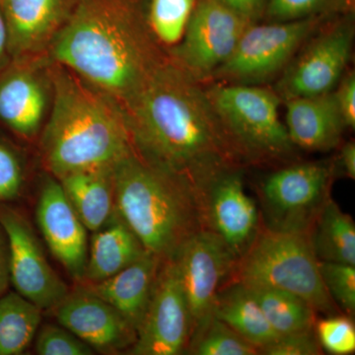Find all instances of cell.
Segmentation results:
<instances>
[{"label": "cell", "mask_w": 355, "mask_h": 355, "mask_svg": "<svg viewBox=\"0 0 355 355\" xmlns=\"http://www.w3.org/2000/svg\"><path fill=\"white\" fill-rule=\"evenodd\" d=\"M121 108L135 153L188 184L198 202L216 179L241 168L207 90L171 60Z\"/></svg>", "instance_id": "obj_1"}, {"label": "cell", "mask_w": 355, "mask_h": 355, "mask_svg": "<svg viewBox=\"0 0 355 355\" xmlns=\"http://www.w3.org/2000/svg\"><path fill=\"white\" fill-rule=\"evenodd\" d=\"M49 49L57 64L121 107L165 60L128 0H79Z\"/></svg>", "instance_id": "obj_2"}, {"label": "cell", "mask_w": 355, "mask_h": 355, "mask_svg": "<svg viewBox=\"0 0 355 355\" xmlns=\"http://www.w3.org/2000/svg\"><path fill=\"white\" fill-rule=\"evenodd\" d=\"M50 77L53 108L40 149L51 176L58 180L81 170L114 166L133 153L118 103L62 65L53 67Z\"/></svg>", "instance_id": "obj_3"}, {"label": "cell", "mask_w": 355, "mask_h": 355, "mask_svg": "<svg viewBox=\"0 0 355 355\" xmlns=\"http://www.w3.org/2000/svg\"><path fill=\"white\" fill-rule=\"evenodd\" d=\"M114 205L150 252L170 260L203 229L195 191L178 178L147 164L133 153L114 166Z\"/></svg>", "instance_id": "obj_4"}, {"label": "cell", "mask_w": 355, "mask_h": 355, "mask_svg": "<svg viewBox=\"0 0 355 355\" xmlns=\"http://www.w3.org/2000/svg\"><path fill=\"white\" fill-rule=\"evenodd\" d=\"M319 263L310 232L263 225L238 258L230 280L249 288L291 292L304 299L316 313L331 315L340 308L324 286Z\"/></svg>", "instance_id": "obj_5"}, {"label": "cell", "mask_w": 355, "mask_h": 355, "mask_svg": "<svg viewBox=\"0 0 355 355\" xmlns=\"http://www.w3.org/2000/svg\"><path fill=\"white\" fill-rule=\"evenodd\" d=\"M212 108L241 162L288 158L294 146L279 116V95L248 84L226 83L207 90Z\"/></svg>", "instance_id": "obj_6"}, {"label": "cell", "mask_w": 355, "mask_h": 355, "mask_svg": "<svg viewBox=\"0 0 355 355\" xmlns=\"http://www.w3.org/2000/svg\"><path fill=\"white\" fill-rule=\"evenodd\" d=\"M322 17L251 24L214 77L226 83L257 85L282 71L316 29Z\"/></svg>", "instance_id": "obj_7"}, {"label": "cell", "mask_w": 355, "mask_h": 355, "mask_svg": "<svg viewBox=\"0 0 355 355\" xmlns=\"http://www.w3.org/2000/svg\"><path fill=\"white\" fill-rule=\"evenodd\" d=\"M331 166L309 162L282 168L266 178L260 197L266 227L310 232L330 198Z\"/></svg>", "instance_id": "obj_8"}, {"label": "cell", "mask_w": 355, "mask_h": 355, "mask_svg": "<svg viewBox=\"0 0 355 355\" xmlns=\"http://www.w3.org/2000/svg\"><path fill=\"white\" fill-rule=\"evenodd\" d=\"M251 24L216 0H197L181 41L173 46L171 60L196 80L209 78Z\"/></svg>", "instance_id": "obj_9"}, {"label": "cell", "mask_w": 355, "mask_h": 355, "mask_svg": "<svg viewBox=\"0 0 355 355\" xmlns=\"http://www.w3.org/2000/svg\"><path fill=\"white\" fill-rule=\"evenodd\" d=\"M0 223L8 238L9 272L14 291L43 312H53L70 291L46 260L32 224L9 202H0Z\"/></svg>", "instance_id": "obj_10"}, {"label": "cell", "mask_w": 355, "mask_h": 355, "mask_svg": "<svg viewBox=\"0 0 355 355\" xmlns=\"http://www.w3.org/2000/svg\"><path fill=\"white\" fill-rule=\"evenodd\" d=\"M172 260L190 309L193 333L212 316L217 294L231 279L237 258L218 236L202 229Z\"/></svg>", "instance_id": "obj_11"}, {"label": "cell", "mask_w": 355, "mask_h": 355, "mask_svg": "<svg viewBox=\"0 0 355 355\" xmlns=\"http://www.w3.org/2000/svg\"><path fill=\"white\" fill-rule=\"evenodd\" d=\"M191 335V318L183 287L172 259L163 260L137 340L128 354H186Z\"/></svg>", "instance_id": "obj_12"}, {"label": "cell", "mask_w": 355, "mask_h": 355, "mask_svg": "<svg viewBox=\"0 0 355 355\" xmlns=\"http://www.w3.org/2000/svg\"><path fill=\"white\" fill-rule=\"evenodd\" d=\"M354 31L350 23H338L313 40L287 67L279 84V97L326 94L335 90L352 57Z\"/></svg>", "instance_id": "obj_13"}, {"label": "cell", "mask_w": 355, "mask_h": 355, "mask_svg": "<svg viewBox=\"0 0 355 355\" xmlns=\"http://www.w3.org/2000/svg\"><path fill=\"white\" fill-rule=\"evenodd\" d=\"M203 229L211 231L239 258L260 228V211L245 190L241 168L216 179L200 198Z\"/></svg>", "instance_id": "obj_14"}, {"label": "cell", "mask_w": 355, "mask_h": 355, "mask_svg": "<svg viewBox=\"0 0 355 355\" xmlns=\"http://www.w3.org/2000/svg\"><path fill=\"white\" fill-rule=\"evenodd\" d=\"M36 220L51 253L72 279L83 282L87 265L88 230L55 177H46L41 184Z\"/></svg>", "instance_id": "obj_15"}, {"label": "cell", "mask_w": 355, "mask_h": 355, "mask_svg": "<svg viewBox=\"0 0 355 355\" xmlns=\"http://www.w3.org/2000/svg\"><path fill=\"white\" fill-rule=\"evenodd\" d=\"M53 312L58 324L103 354L128 352L137 340V331L113 306L79 286Z\"/></svg>", "instance_id": "obj_16"}, {"label": "cell", "mask_w": 355, "mask_h": 355, "mask_svg": "<svg viewBox=\"0 0 355 355\" xmlns=\"http://www.w3.org/2000/svg\"><path fill=\"white\" fill-rule=\"evenodd\" d=\"M79 0H0L11 60L32 58L50 46Z\"/></svg>", "instance_id": "obj_17"}, {"label": "cell", "mask_w": 355, "mask_h": 355, "mask_svg": "<svg viewBox=\"0 0 355 355\" xmlns=\"http://www.w3.org/2000/svg\"><path fill=\"white\" fill-rule=\"evenodd\" d=\"M31 58L11 60L0 71V125L23 139L40 132L48 108V83Z\"/></svg>", "instance_id": "obj_18"}, {"label": "cell", "mask_w": 355, "mask_h": 355, "mask_svg": "<svg viewBox=\"0 0 355 355\" xmlns=\"http://www.w3.org/2000/svg\"><path fill=\"white\" fill-rule=\"evenodd\" d=\"M162 259L147 251L121 272L98 282L77 284L113 306L135 331L150 301Z\"/></svg>", "instance_id": "obj_19"}, {"label": "cell", "mask_w": 355, "mask_h": 355, "mask_svg": "<svg viewBox=\"0 0 355 355\" xmlns=\"http://www.w3.org/2000/svg\"><path fill=\"white\" fill-rule=\"evenodd\" d=\"M286 127L294 146L330 151L342 140L345 127L334 91L286 100Z\"/></svg>", "instance_id": "obj_20"}, {"label": "cell", "mask_w": 355, "mask_h": 355, "mask_svg": "<svg viewBox=\"0 0 355 355\" xmlns=\"http://www.w3.org/2000/svg\"><path fill=\"white\" fill-rule=\"evenodd\" d=\"M146 252L137 235L114 209L111 218L92 232L83 282L108 279L139 260Z\"/></svg>", "instance_id": "obj_21"}, {"label": "cell", "mask_w": 355, "mask_h": 355, "mask_svg": "<svg viewBox=\"0 0 355 355\" xmlns=\"http://www.w3.org/2000/svg\"><path fill=\"white\" fill-rule=\"evenodd\" d=\"M77 216L91 233L113 216L114 205V166L70 173L58 179Z\"/></svg>", "instance_id": "obj_22"}, {"label": "cell", "mask_w": 355, "mask_h": 355, "mask_svg": "<svg viewBox=\"0 0 355 355\" xmlns=\"http://www.w3.org/2000/svg\"><path fill=\"white\" fill-rule=\"evenodd\" d=\"M212 315L254 345L258 354L259 349L279 338L251 291L234 280L219 291Z\"/></svg>", "instance_id": "obj_23"}, {"label": "cell", "mask_w": 355, "mask_h": 355, "mask_svg": "<svg viewBox=\"0 0 355 355\" xmlns=\"http://www.w3.org/2000/svg\"><path fill=\"white\" fill-rule=\"evenodd\" d=\"M318 260L355 266V223L329 198L310 231Z\"/></svg>", "instance_id": "obj_24"}, {"label": "cell", "mask_w": 355, "mask_h": 355, "mask_svg": "<svg viewBox=\"0 0 355 355\" xmlns=\"http://www.w3.org/2000/svg\"><path fill=\"white\" fill-rule=\"evenodd\" d=\"M43 311L15 291L0 296V355H20L30 347Z\"/></svg>", "instance_id": "obj_25"}, {"label": "cell", "mask_w": 355, "mask_h": 355, "mask_svg": "<svg viewBox=\"0 0 355 355\" xmlns=\"http://www.w3.org/2000/svg\"><path fill=\"white\" fill-rule=\"evenodd\" d=\"M249 289L277 336L314 330L317 313L304 299L277 289Z\"/></svg>", "instance_id": "obj_26"}, {"label": "cell", "mask_w": 355, "mask_h": 355, "mask_svg": "<svg viewBox=\"0 0 355 355\" xmlns=\"http://www.w3.org/2000/svg\"><path fill=\"white\" fill-rule=\"evenodd\" d=\"M186 354L256 355L258 349L214 315L191 333Z\"/></svg>", "instance_id": "obj_27"}, {"label": "cell", "mask_w": 355, "mask_h": 355, "mask_svg": "<svg viewBox=\"0 0 355 355\" xmlns=\"http://www.w3.org/2000/svg\"><path fill=\"white\" fill-rule=\"evenodd\" d=\"M197 0H151L149 25L156 38L168 46L181 41Z\"/></svg>", "instance_id": "obj_28"}, {"label": "cell", "mask_w": 355, "mask_h": 355, "mask_svg": "<svg viewBox=\"0 0 355 355\" xmlns=\"http://www.w3.org/2000/svg\"><path fill=\"white\" fill-rule=\"evenodd\" d=\"M322 349L333 355H349L355 352V326L349 315H328L316 320L314 327Z\"/></svg>", "instance_id": "obj_29"}, {"label": "cell", "mask_w": 355, "mask_h": 355, "mask_svg": "<svg viewBox=\"0 0 355 355\" xmlns=\"http://www.w3.org/2000/svg\"><path fill=\"white\" fill-rule=\"evenodd\" d=\"M320 272L324 286L336 306L352 316L355 312V266L321 261Z\"/></svg>", "instance_id": "obj_30"}, {"label": "cell", "mask_w": 355, "mask_h": 355, "mask_svg": "<svg viewBox=\"0 0 355 355\" xmlns=\"http://www.w3.org/2000/svg\"><path fill=\"white\" fill-rule=\"evenodd\" d=\"M345 3V0H268L265 14L270 22H287L323 17Z\"/></svg>", "instance_id": "obj_31"}, {"label": "cell", "mask_w": 355, "mask_h": 355, "mask_svg": "<svg viewBox=\"0 0 355 355\" xmlns=\"http://www.w3.org/2000/svg\"><path fill=\"white\" fill-rule=\"evenodd\" d=\"M35 349L40 355H93L94 349L62 324L40 326Z\"/></svg>", "instance_id": "obj_32"}, {"label": "cell", "mask_w": 355, "mask_h": 355, "mask_svg": "<svg viewBox=\"0 0 355 355\" xmlns=\"http://www.w3.org/2000/svg\"><path fill=\"white\" fill-rule=\"evenodd\" d=\"M24 178L19 153L10 144L0 139V202H11L19 198Z\"/></svg>", "instance_id": "obj_33"}, {"label": "cell", "mask_w": 355, "mask_h": 355, "mask_svg": "<svg viewBox=\"0 0 355 355\" xmlns=\"http://www.w3.org/2000/svg\"><path fill=\"white\" fill-rule=\"evenodd\" d=\"M322 347L318 342L315 330L279 336L270 345L259 349L265 355H319Z\"/></svg>", "instance_id": "obj_34"}, {"label": "cell", "mask_w": 355, "mask_h": 355, "mask_svg": "<svg viewBox=\"0 0 355 355\" xmlns=\"http://www.w3.org/2000/svg\"><path fill=\"white\" fill-rule=\"evenodd\" d=\"M340 113L345 127L355 128V76L350 73L340 79L334 90Z\"/></svg>", "instance_id": "obj_35"}, {"label": "cell", "mask_w": 355, "mask_h": 355, "mask_svg": "<svg viewBox=\"0 0 355 355\" xmlns=\"http://www.w3.org/2000/svg\"><path fill=\"white\" fill-rule=\"evenodd\" d=\"M251 23H256L265 15L268 0H216Z\"/></svg>", "instance_id": "obj_36"}, {"label": "cell", "mask_w": 355, "mask_h": 355, "mask_svg": "<svg viewBox=\"0 0 355 355\" xmlns=\"http://www.w3.org/2000/svg\"><path fill=\"white\" fill-rule=\"evenodd\" d=\"M9 286H10L9 243L6 230L0 223V296L8 291Z\"/></svg>", "instance_id": "obj_37"}, {"label": "cell", "mask_w": 355, "mask_h": 355, "mask_svg": "<svg viewBox=\"0 0 355 355\" xmlns=\"http://www.w3.org/2000/svg\"><path fill=\"white\" fill-rule=\"evenodd\" d=\"M340 169L349 179H355V144L349 141L343 144L338 156Z\"/></svg>", "instance_id": "obj_38"}, {"label": "cell", "mask_w": 355, "mask_h": 355, "mask_svg": "<svg viewBox=\"0 0 355 355\" xmlns=\"http://www.w3.org/2000/svg\"><path fill=\"white\" fill-rule=\"evenodd\" d=\"M10 62L11 58L8 51L6 19H4L1 4H0V71L6 69Z\"/></svg>", "instance_id": "obj_39"}]
</instances>
